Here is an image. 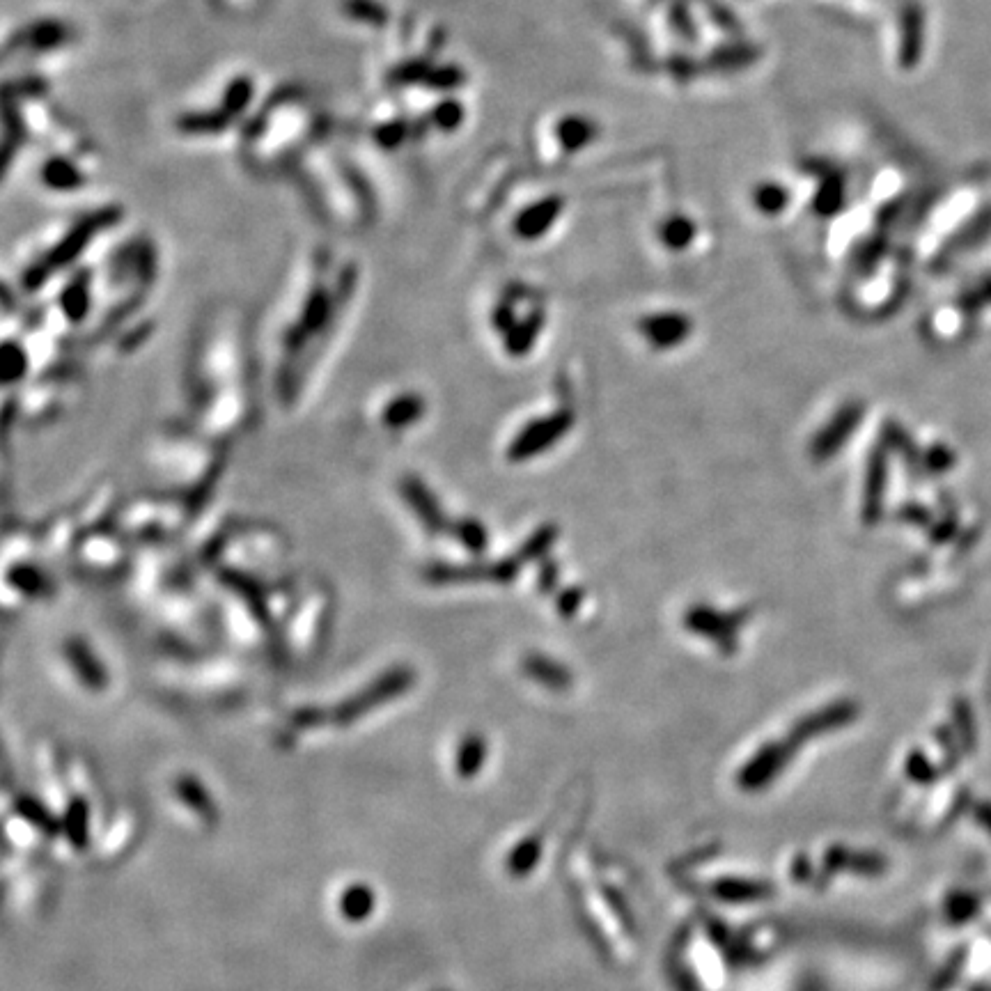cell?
<instances>
[{"instance_id":"1","label":"cell","mask_w":991,"mask_h":991,"mask_svg":"<svg viewBox=\"0 0 991 991\" xmlns=\"http://www.w3.org/2000/svg\"><path fill=\"white\" fill-rule=\"evenodd\" d=\"M748 618H751V613H748L746 608L725 613V611H716V608L707 604H696L684 613V627L689 629L691 634L712 641L721 652L732 654L737 652L739 629L744 627Z\"/></svg>"},{"instance_id":"2","label":"cell","mask_w":991,"mask_h":991,"mask_svg":"<svg viewBox=\"0 0 991 991\" xmlns=\"http://www.w3.org/2000/svg\"><path fill=\"white\" fill-rule=\"evenodd\" d=\"M572 427H574V413L567 409H560L556 413H549V416L530 420V423L514 436L512 446L507 450V457H510L512 462H526L530 457L542 455V452L556 446L567 432H572Z\"/></svg>"},{"instance_id":"3","label":"cell","mask_w":991,"mask_h":991,"mask_svg":"<svg viewBox=\"0 0 991 991\" xmlns=\"http://www.w3.org/2000/svg\"><path fill=\"white\" fill-rule=\"evenodd\" d=\"M865 416V404L858 400H849L842 404V407L833 413L829 423H826L819 432L815 434L813 443H810V457L815 459L817 464L829 462L838 455V452L847 446L849 439H852L854 432L861 425V420Z\"/></svg>"},{"instance_id":"4","label":"cell","mask_w":991,"mask_h":991,"mask_svg":"<svg viewBox=\"0 0 991 991\" xmlns=\"http://www.w3.org/2000/svg\"><path fill=\"white\" fill-rule=\"evenodd\" d=\"M886 485H888V455L886 448L875 446L865 464V482H863V501H861V519L868 526H875L884 517V501H886Z\"/></svg>"},{"instance_id":"5","label":"cell","mask_w":991,"mask_h":991,"mask_svg":"<svg viewBox=\"0 0 991 991\" xmlns=\"http://www.w3.org/2000/svg\"><path fill=\"white\" fill-rule=\"evenodd\" d=\"M638 331L654 349L668 351L689 340L693 322L684 312H654L638 322Z\"/></svg>"},{"instance_id":"6","label":"cell","mask_w":991,"mask_h":991,"mask_svg":"<svg viewBox=\"0 0 991 991\" xmlns=\"http://www.w3.org/2000/svg\"><path fill=\"white\" fill-rule=\"evenodd\" d=\"M563 207H565L563 198H558V195H551V198L535 202V205H530L519 214L514 230H517L519 237H524L528 241L542 237V234L549 232L551 225L556 223V218L560 216V212H563Z\"/></svg>"},{"instance_id":"7","label":"cell","mask_w":991,"mask_h":991,"mask_svg":"<svg viewBox=\"0 0 991 991\" xmlns=\"http://www.w3.org/2000/svg\"><path fill=\"white\" fill-rule=\"evenodd\" d=\"M599 136V127L590 117L583 115H567L556 124V138L563 145V150L576 154L588 147L592 140Z\"/></svg>"},{"instance_id":"8","label":"cell","mask_w":991,"mask_h":991,"mask_svg":"<svg viewBox=\"0 0 991 991\" xmlns=\"http://www.w3.org/2000/svg\"><path fill=\"white\" fill-rule=\"evenodd\" d=\"M524 670L540 684L549 686V689H565V686L572 684V673H569L563 663L544 657V654H528L524 661Z\"/></svg>"},{"instance_id":"9","label":"cell","mask_w":991,"mask_h":991,"mask_svg":"<svg viewBox=\"0 0 991 991\" xmlns=\"http://www.w3.org/2000/svg\"><path fill=\"white\" fill-rule=\"evenodd\" d=\"M544 326V315L542 310H533L526 319L514 324V329L505 335V347L512 356H526L533 345L540 338V331Z\"/></svg>"},{"instance_id":"10","label":"cell","mask_w":991,"mask_h":991,"mask_svg":"<svg viewBox=\"0 0 991 991\" xmlns=\"http://www.w3.org/2000/svg\"><path fill=\"white\" fill-rule=\"evenodd\" d=\"M696 223L691 221V218H686V216H680V214H675V216H668L666 221L661 223V228H659V237L663 244H666L668 248H673V251H684V248H689L693 244V239H696Z\"/></svg>"},{"instance_id":"11","label":"cell","mask_w":991,"mask_h":991,"mask_svg":"<svg viewBox=\"0 0 991 991\" xmlns=\"http://www.w3.org/2000/svg\"><path fill=\"white\" fill-rule=\"evenodd\" d=\"M44 179L51 189L74 191L83 184V173L65 159H51L44 168Z\"/></svg>"},{"instance_id":"12","label":"cell","mask_w":991,"mask_h":991,"mask_svg":"<svg viewBox=\"0 0 991 991\" xmlns=\"http://www.w3.org/2000/svg\"><path fill=\"white\" fill-rule=\"evenodd\" d=\"M904 28H907V39H904L902 56L907 58V65H914L916 60H920V51H923V12H920V7H911L907 12Z\"/></svg>"},{"instance_id":"13","label":"cell","mask_w":991,"mask_h":991,"mask_svg":"<svg viewBox=\"0 0 991 991\" xmlns=\"http://www.w3.org/2000/svg\"><path fill=\"white\" fill-rule=\"evenodd\" d=\"M755 207L762 214H780L787 207V191L778 182H764L753 193Z\"/></svg>"},{"instance_id":"14","label":"cell","mask_w":991,"mask_h":991,"mask_svg":"<svg viewBox=\"0 0 991 991\" xmlns=\"http://www.w3.org/2000/svg\"><path fill=\"white\" fill-rule=\"evenodd\" d=\"M558 540V528L556 526H544L533 533L526 540V544L521 546L519 558L521 560H540L546 551H551V546Z\"/></svg>"},{"instance_id":"15","label":"cell","mask_w":991,"mask_h":991,"mask_svg":"<svg viewBox=\"0 0 991 991\" xmlns=\"http://www.w3.org/2000/svg\"><path fill=\"white\" fill-rule=\"evenodd\" d=\"M462 120H464V106L457 104V101H446V104L436 108V122H439V127H443L446 131L459 127Z\"/></svg>"},{"instance_id":"16","label":"cell","mask_w":991,"mask_h":991,"mask_svg":"<svg viewBox=\"0 0 991 991\" xmlns=\"http://www.w3.org/2000/svg\"><path fill=\"white\" fill-rule=\"evenodd\" d=\"M462 540L464 544L471 549L473 553H480V551H485V546H487V533H485V528H482L478 521H466V524L462 526Z\"/></svg>"},{"instance_id":"17","label":"cell","mask_w":991,"mask_h":991,"mask_svg":"<svg viewBox=\"0 0 991 991\" xmlns=\"http://www.w3.org/2000/svg\"><path fill=\"white\" fill-rule=\"evenodd\" d=\"M583 590L581 588H567L558 595V611L563 618H574L579 613V608L583 604Z\"/></svg>"},{"instance_id":"18","label":"cell","mask_w":991,"mask_h":991,"mask_svg":"<svg viewBox=\"0 0 991 991\" xmlns=\"http://www.w3.org/2000/svg\"><path fill=\"white\" fill-rule=\"evenodd\" d=\"M558 576H560L558 565L553 563V560H551V563H546L542 567V572H540V588H542V592H553V590H556Z\"/></svg>"},{"instance_id":"19","label":"cell","mask_w":991,"mask_h":991,"mask_svg":"<svg viewBox=\"0 0 991 991\" xmlns=\"http://www.w3.org/2000/svg\"><path fill=\"white\" fill-rule=\"evenodd\" d=\"M349 5H356V7H361V10H363V12H361V14H358V17H365V5H368V3H365V0H358V3H356V0H351V3H349ZM381 12H384V10H381V7H379L377 3H370V7H368V21H372L374 17H381Z\"/></svg>"}]
</instances>
